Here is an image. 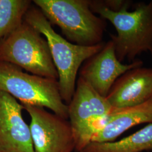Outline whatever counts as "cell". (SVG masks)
I'll return each instance as SVG.
<instances>
[{
  "instance_id": "6da1fadb",
  "label": "cell",
  "mask_w": 152,
  "mask_h": 152,
  "mask_svg": "<svg viewBox=\"0 0 152 152\" xmlns=\"http://www.w3.org/2000/svg\"><path fill=\"white\" fill-rule=\"evenodd\" d=\"M130 2L113 10L101 1H90L92 12L107 19L115 28L117 35H111L117 59L131 63L142 53L152 55V1L137 4L134 10H127Z\"/></svg>"
},
{
  "instance_id": "7a4b0ae2",
  "label": "cell",
  "mask_w": 152,
  "mask_h": 152,
  "mask_svg": "<svg viewBox=\"0 0 152 152\" xmlns=\"http://www.w3.org/2000/svg\"><path fill=\"white\" fill-rule=\"evenodd\" d=\"M24 20L46 38L57 69L59 91L62 100L68 105L75 91L76 78L82 63L96 54L105 45L104 42L83 46L72 44L56 32L51 23L38 7L31 6Z\"/></svg>"
},
{
  "instance_id": "3957f363",
  "label": "cell",
  "mask_w": 152,
  "mask_h": 152,
  "mask_svg": "<svg viewBox=\"0 0 152 152\" xmlns=\"http://www.w3.org/2000/svg\"><path fill=\"white\" fill-rule=\"evenodd\" d=\"M51 24L60 28L69 41L92 46L102 42L105 23L96 16L87 0H34Z\"/></svg>"
},
{
  "instance_id": "277c9868",
  "label": "cell",
  "mask_w": 152,
  "mask_h": 152,
  "mask_svg": "<svg viewBox=\"0 0 152 152\" xmlns=\"http://www.w3.org/2000/svg\"><path fill=\"white\" fill-rule=\"evenodd\" d=\"M0 61L14 64L34 75L59 79L48 41L24 20L0 42Z\"/></svg>"
},
{
  "instance_id": "5b68a950",
  "label": "cell",
  "mask_w": 152,
  "mask_h": 152,
  "mask_svg": "<svg viewBox=\"0 0 152 152\" xmlns=\"http://www.w3.org/2000/svg\"><path fill=\"white\" fill-rule=\"evenodd\" d=\"M0 91L18 99L22 105L47 108L68 120V105L61 98L58 80L29 75L16 65L0 61Z\"/></svg>"
},
{
  "instance_id": "8992f818",
  "label": "cell",
  "mask_w": 152,
  "mask_h": 152,
  "mask_svg": "<svg viewBox=\"0 0 152 152\" xmlns=\"http://www.w3.org/2000/svg\"><path fill=\"white\" fill-rule=\"evenodd\" d=\"M113 109L106 98L79 77L68 105V120L75 140L76 151L81 152L91 142L93 136L105 125Z\"/></svg>"
},
{
  "instance_id": "52a82bcc",
  "label": "cell",
  "mask_w": 152,
  "mask_h": 152,
  "mask_svg": "<svg viewBox=\"0 0 152 152\" xmlns=\"http://www.w3.org/2000/svg\"><path fill=\"white\" fill-rule=\"evenodd\" d=\"M23 105L31 117L29 127L34 152L75 151V140L69 120L42 107Z\"/></svg>"
},
{
  "instance_id": "ba28073f",
  "label": "cell",
  "mask_w": 152,
  "mask_h": 152,
  "mask_svg": "<svg viewBox=\"0 0 152 152\" xmlns=\"http://www.w3.org/2000/svg\"><path fill=\"white\" fill-rule=\"evenodd\" d=\"M143 62L135 60L124 64L117 59L112 40L96 54L87 59L80 72V77L103 97L106 98L116 80L126 72L141 67Z\"/></svg>"
},
{
  "instance_id": "9c48e42d",
  "label": "cell",
  "mask_w": 152,
  "mask_h": 152,
  "mask_svg": "<svg viewBox=\"0 0 152 152\" xmlns=\"http://www.w3.org/2000/svg\"><path fill=\"white\" fill-rule=\"evenodd\" d=\"M24 107L0 91V152H34L29 126L22 116Z\"/></svg>"
},
{
  "instance_id": "30bf717a",
  "label": "cell",
  "mask_w": 152,
  "mask_h": 152,
  "mask_svg": "<svg viewBox=\"0 0 152 152\" xmlns=\"http://www.w3.org/2000/svg\"><path fill=\"white\" fill-rule=\"evenodd\" d=\"M152 97V68L138 67L119 77L106 97L113 108L144 103Z\"/></svg>"
},
{
  "instance_id": "8fae6325",
  "label": "cell",
  "mask_w": 152,
  "mask_h": 152,
  "mask_svg": "<svg viewBox=\"0 0 152 152\" xmlns=\"http://www.w3.org/2000/svg\"><path fill=\"white\" fill-rule=\"evenodd\" d=\"M152 123V101L135 107L113 108L102 129L92 137L91 142H110L134 126Z\"/></svg>"
},
{
  "instance_id": "7c38bea8",
  "label": "cell",
  "mask_w": 152,
  "mask_h": 152,
  "mask_svg": "<svg viewBox=\"0 0 152 152\" xmlns=\"http://www.w3.org/2000/svg\"><path fill=\"white\" fill-rule=\"evenodd\" d=\"M152 149V123L115 142H91L81 152H140Z\"/></svg>"
},
{
  "instance_id": "4fadbf2b",
  "label": "cell",
  "mask_w": 152,
  "mask_h": 152,
  "mask_svg": "<svg viewBox=\"0 0 152 152\" xmlns=\"http://www.w3.org/2000/svg\"><path fill=\"white\" fill-rule=\"evenodd\" d=\"M31 4L29 0H0V42L20 27Z\"/></svg>"
},
{
  "instance_id": "5bb4252c",
  "label": "cell",
  "mask_w": 152,
  "mask_h": 152,
  "mask_svg": "<svg viewBox=\"0 0 152 152\" xmlns=\"http://www.w3.org/2000/svg\"><path fill=\"white\" fill-rule=\"evenodd\" d=\"M151 100H152V98H151Z\"/></svg>"
}]
</instances>
